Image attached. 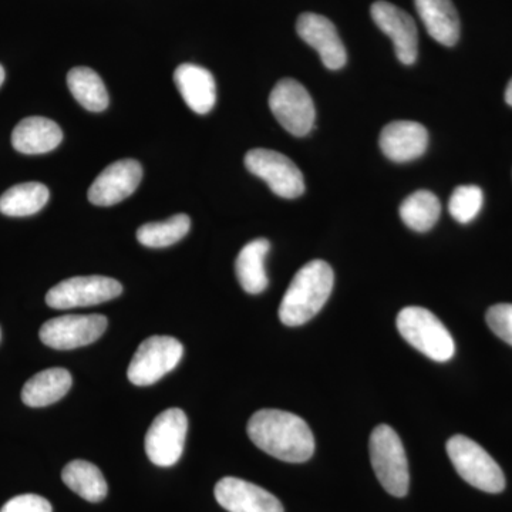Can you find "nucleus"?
<instances>
[{
    "instance_id": "31",
    "label": "nucleus",
    "mask_w": 512,
    "mask_h": 512,
    "mask_svg": "<svg viewBox=\"0 0 512 512\" xmlns=\"http://www.w3.org/2000/svg\"><path fill=\"white\" fill-rule=\"evenodd\" d=\"M5 76V69H3L2 64H0V86L5 82Z\"/></svg>"
},
{
    "instance_id": "17",
    "label": "nucleus",
    "mask_w": 512,
    "mask_h": 512,
    "mask_svg": "<svg viewBox=\"0 0 512 512\" xmlns=\"http://www.w3.org/2000/svg\"><path fill=\"white\" fill-rule=\"evenodd\" d=\"M174 82L187 106L197 114H207L217 103V84L204 67L185 63L177 67Z\"/></svg>"
},
{
    "instance_id": "12",
    "label": "nucleus",
    "mask_w": 512,
    "mask_h": 512,
    "mask_svg": "<svg viewBox=\"0 0 512 512\" xmlns=\"http://www.w3.org/2000/svg\"><path fill=\"white\" fill-rule=\"evenodd\" d=\"M370 12L379 29L392 39L397 59L406 66L416 63L419 56V33L412 16L384 0L373 3Z\"/></svg>"
},
{
    "instance_id": "29",
    "label": "nucleus",
    "mask_w": 512,
    "mask_h": 512,
    "mask_svg": "<svg viewBox=\"0 0 512 512\" xmlns=\"http://www.w3.org/2000/svg\"><path fill=\"white\" fill-rule=\"evenodd\" d=\"M0 512H53V508L49 501L40 495L23 494L9 500Z\"/></svg>"
},
{
    "instance_id": "2",
    "label": "nucleus",
    "mask_w": 512,
    "mask_h": 512,
    "mask_svg": "<svg viewBox=\"0 0 512 512\" xmlns=\"http://www.w3.org/2000/svg\"><path fill=\"white\" fill-rule=\"evenodd\" d=\"M335 275L328 262L322 259L308 262L293 276L285 292L279 319L286 326L305 325L322 311L332 293Z\"/></svg>"
},
{
    "instance_id": "25",
    "label": "nucleus",
    "mask_w": 512,
    "mask_h": 512,
    "mask_svg": "<svg viewBox=\"0 0 512 512\" xmlns=\"http://www.w3.org/2000/svg\"><path fill=\"white\" fill-rule=\"evenodd\" d=\"M400 218L410 229L417 232L430 231L439 221L441 202L433 192H413L400 205Z\"/></svg>"
},
{
    "instance_id": "13",
    "label": "nucleus",
    "mask_w": 512,
    "mask_h": 512,
    "mask_svg": "<svg viewBox=\"0 0 512 512\" xmlns=\"http://www.w3.org/2000/svg\"><path fill=\"white\" fill-rule=\"evenodd\" d=\"M143 167L136 160H120L101 171L89 190V200L99 207H111L126 200L140 185Z\"/></svg>"
},
{
    "instance_id": "16",
    "label": "nucleus",
    "mask_w": 512,
    "mask_h": 512,
    "mask_svg": "<svg viewBox=\"0 0 512 512\" xmlns=\"http://www.w3.org/2000/svg\"><path fill=\"white\" fill-rule=\"evenodd\" d=\"M380 148L394 163H409L426 153L429 133L416 121H393L380 133Z\"/></svg>"
},
{
    "instance_id": "28",
    "label": "nucleus",
    "mask_w": 512,
    "mask_h": 512,
    "mask_svg": "<svg viewBox=\"0 0 512 512\" xmlns=\"http://www.w3.org/2000/svg\"><path fill=\"white\" fill-rule=\"evenodd\" d=\"M488 326L498 338L512 346V305L511 303H500L488 309Z\"/></svg>"
},
{
    "instance_id": "7",
    "label": "nucleus",
    "mask_w": 512,
    "mask_h": 512,
    "mask_svg": "<svg viewBox=\"0 0 512 512\" xmlns=\"http://www.w3.org/2000/svg\"><path fill=\"white\" fill-rule=\"evenodd\" d=\"M269 107L292 136H308L315 126L316 109L311 94L296 80H279L269 96Z\"/></svg>"
},
{
    "instance_id": "19",
    "label": "nucleus",
    "mask_w": 512,
    "mask_h": 512,
    "mask_svg": "<svg viewBox=\"0 0 512 512\" xmlns=\"http://www.w3.org/2000/svg\"><path fill=\"white\" fill-rule=\"evenodd\" d=\"M421 22L436 42L454 46L460 39V19L451 0H414Z\"/></svg>"
},
{
    "instance_id": "5",
    "label": "nucleus",
    "mask_w": 512,
    "mask_h": 512,
    "mask_svg": "<svg viewBox=\"0 0 512 512\" xmlns=\"http://www.w3.org/2000/svg\"><path fill=\"white\" fill-rule=\"evenodd\" d=\"M447 454L457 473L468 484L485 493L498 494L504 490L503 470L476 441L461 434L451 437L447 441Z\"/></svg>"
},
{
    "instance_id": "27",
    "label": "nucleus",
    "mask_w": 512,
    "mask_h": 512,
    "mask_svg": "<svg viewBox=\"0 0 512 512\" xmlns=\"http://www.w3.org/2000/svg\"><path fill=\"white\" fill-rule=\"evenodd\" d=\"M484 204L483 190L477 185H460L448 201L451 217L460 224H470L476 220Z\"/></svg>"
},
{
    "instance_id": "8",
    "label": "nucleus",
    "mask_w": 512,
    "mask_h": 512,
    "mask_svg": "<svg viewBox=\"0 0 512 512\" xmlns=\"http://www.w3.org/2000/svg\"><path fill=\"white\" fill-rule=\"evenodd\" d=\"M245 165L279 197L293 200L305 192V178L298 165L278 151L254 148L245 156Z\"/></svg>"
},
{
    "instance_id": "30",
    "label": "nucleus",
    "mask_w": 512,
    "mask_h": 512,
    "mask_svg": "<svg viewBox=\"0 0 512 512\" xmlns=\"http://www.w3.org/2000/svg\"><path fill=\"white\" fill-rule=\"evenodd\" d=\"M505 101H507L508 106L512 107V79L508 83L507 90H505Z\"/></svg>"
},
{
    "instance_id": "32",
    "label": "nucleus",
    "mask_w": 512,
    "mask_h": 512,
    "mask_svg": "<svg viewBox=\"0 0 512 512\" xmlns=\"http://www.w3.org/2000/svg\"><path fill=\"white\" fill-rule=\"evenodd\" d=\"M0 338H2V332H0Z\"/></svg>"
},
{
    "instance_id": "22",
    "label": "nucleus",
    "mask_w": 512,
    "mask_h": 512,
    "mask_svg": "<svg viewBox=\"0 0 512 512\" xmlns=\"http://www.w3.org/2000/svg\"><path fill=\"white\" fill-rule=\"evenodd\" d=\"M63 483L90 503H100L106 498L107 487L106 480L99 470V467L89 463V461L74 460L63 468Z\"/></svg>"
},
{
    "instance_id": "23",
    "label": "nucleus",
    "mask_w": 512,
    "mask_h": 512,
    "mask_svg": "<svg viewBox=\"0 0 512 512\" xmlns=\"http://www.w3.org/2000/svg\"><path fill=\"white\" fill-rule=\"evenodd\" d=\"M67 86L74 99L79 101L84 109L100 113L109 107L110 99L106 86L99 74L89 67H74L67 74Z\"/></svg>"
},
{
    "instance_id": "6",
    "label": "nucleus",
    "mask_w": 512,
    "mask_h": 512,
    "mask_svg": "<svg viewBox=\"0 0 512 512\" xmlns=\"http://www.w3.org/2000/svg\"><path fill=\"white\" fill-rule=\"evenodd\" d=\"M181 342L171 336H151L141 343L128 366L127 376L136 386H151L163 379L183 359Z\"/></svg>"
},
{
    "instance_id": "1",
    "label": "nucleus",
    "mask_w": 512,
    "mask_h": 512,
    "mask_svg": "<svg viewBox=\"0 0 512 512\" xmlns=\"http://www.w3.org/2000/svg\"><path fill=\"white\" fill-rule=\"evenodd\" d=\"M248 436L256 447L286 463H305L315 453L311 427L296 414L264 409L248 423Z\"/></svg>"
},
{
    "instance_id": "9",
    "label": "nucleus",
    "mask_w": 512,
    "mask_h": 512,
    "mask_svg": "<svg viewBox=\"0 0 512 512\" xmlns=\"http://www.w3.org/2000/svg\"><path fill=\"white\" fill-rule=\"evenodd\" d=\"M123 292L119 281L107 276H76L53 286L46 303L53 309L83 308L117 298Z\"/></svg>"
},
{
    "instance_id": "11",
    "label": "nucleus",
    "mask_w": 512,
    "mask_h": 512,
    "mask_svg": "<svg viewBox=\"0 0 512 512\" xmlns=\"http://www.w3.org/2000/svg\"><path fill=\"white\" fill-rule=\"evenodd\" d=\"M107 329L103 315H67L47 320L40 328V340L49 348L72 350L92 345Z\"/></svg>"
},
{
    "instance_id": "20",
    "label": "nucleus",
    "mask_w": 512,
    "mask_h": 512,
    "mask_svg": "<svg viewBox=\"0 0 512 512\" xmlns=\"http://www.w3.org/2000/svg\"><path fill=\"white\" fill-rule=\"evenodd\" d=\"M72 376L62 367L43 370L23 386L22 400L29 407H46L59 402L72 387Z\"/></svg>"
},
{
    "instance_id": "15",
    "label": "nucleus",
    "mask_w": 512,
    "mask_h": 512,
    "mask_svg": "<svg viewBox=\"0 0 512 512\" xmlns=\"http://www.w3.org/2000/svg\"><path fill=\"white\" fill-rule=\"evenodd\" d=\"M214 494L228 512H285L275 495L241 478H222L215 485Z\"/></svg>"
},
{
    "instance_id": "18",
    "label": "nucleus",
    "mask_w": 512,
    "mask_h": 512,
    "mask_svg": "<svg viewBox=\"0 0 512 512\" xmlns=\"http://www.w3.org/2000/svg\"><path fill=\"white\" fill-rule=\"evenodd\" d=\"M63 141L62 128L45 117L20 121L12 134V144L19 153L36 156L55 150Z\"/></svg>"
},
{
    "instance_id": "10",
    "label": "nucleus",
    "mask_w": 512,
    "mask_h": 512,
    "mask_svg": "<svg viewBox=\"0 0 512 512\" xmlns=\"http://www.w3.org/2000/svg\"><path fill=\"white\" fill-rule=\"evenodd\" d=\"M188 419L181 409L158 414L146 434V453L158 467H173L183 456Z\"/></svg>"
},
{
    "instance_id": "3",
    "label": "nucleus",
    "mask_w": 512,
    "mask_h": 512,
    "mask_svg": "<svg viewBox=\"0 0 512 512\" xmlns=\"http://www.w3.org/2000/svg\"><path fill=\"white\" fill-rule=\"evenodd\" d=\"M400 335L414 349L434 362L446 363L456 353V343L434 313L420 306H407L397 315Z\"/></svg>"
},
{
    "instance_id": "21",
    "label": "nucleus",
    "mask_w": 512,
    "mask_h": 512,
    "mask_svg": "<svg viewBox=\"0 0 512 512\" xmlns=\"http://www.w3.org/2000/svg\"><path fill=\"white\" fill-rule=\"evenodd\" d=\"M271 244L268 239L258 238L241 249L237 258V278L242 289L249 295H259L268 288L269 279L265 271V258Z\"/></svg>"
},
{
    "instance_id": "24",
    "label": "nucleus",
    "mask_w": 512,
    "mask_h": 512,
    "mask_svg": "<svg viewBox=\"0 0 512 512\" xmlns=\"http://www.w3.org/2000/svg\"><path fill=\"white\" fill-rule=\"evenodd\" d=\"M50 192L45 184L23 183L9 188L0 197V212L8 217H29L45 208Z\"/></svg>"
},
{
    "instance_id": "14",
    "label": "nucleus",
    "mask_w": 512,
    "mask_h": 512,
    "mask_svg": "<svg viewBox=\"0 0 512 512\" xmlns=\"http://www.w3.org/2000/svg\"><path fill=\"white\" fill-rule=\"evenodd\" d=\"M296 32L303 42L319 53L329 70H339L348 62V53L338 30L328 18L316 13H302L296 22Z\"/></svg>"
},
{
    "instance_id": "26",
    "label": "nucleus",
    "mask_w": 512,
    "mask_h": 512,
    "mask_svg": "<svg viewBox=\"0 0 512 512\" xmlns=\"http://www.w3.org/2000/svg\"><path fill=\"white\" fill-rule=\"evenodd\" d=\"M191 220L188 215L177 214L170 220L150 222L138 228L137 239L148 248H165L177 244L190 232Z\"/></svg>"
},
{
    "instance_id": "4",
    "label": "nucleus",
    "mask_w": 512,
    "mask_h": 512,
    "mask_svg": "<svg viewBox=\"0 0 512 512\" xmlns=\"http://www.w3.org/2000/svg\"><path fill=\"white\" fill-rule=\"evenodd\" d=\"M370 461L373 471L387 493L394 497H404L409 493V461L399 434L380 424L370 436Z\"/></svg>"
}]
</instances>
